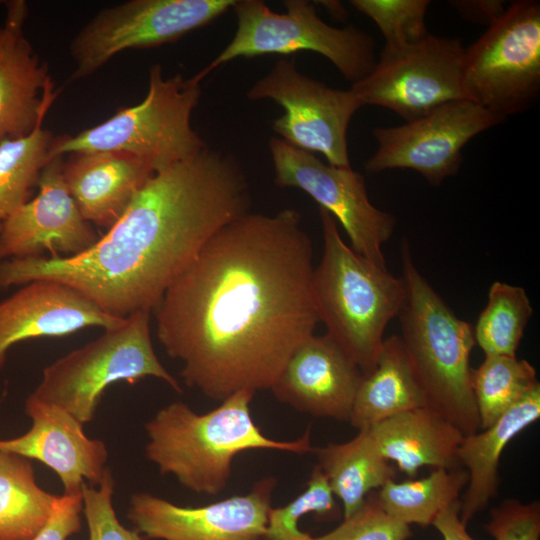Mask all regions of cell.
Segmentation results:
<instances>
[{
    "instance_id": "cell-1",
    "label": "cell",
    "mask_w": 540,
    "mask_h": 540,
    "mask_svg": "<svg viewBox=\"0 0 540 540\" xmlns=\"http://www.w3.org/2000/svg\"><path fill=\"white\" fill-rule=\"evenodd\" d=\"M300 213L248 212L204 244L152 311L184 383L211 400L270 389L319 322Z\"/></svg>"
},
{
    "instance_id": "cell-2",
    "label": "cell",
    "mask_w": 540,
    "mask_h": 540,
    "mask_svg": "<svg viewBox=\"0 0 540 540\" xmlns=\"http://www.w3.org/2000/svg\"><path fill=\"white\" fill-rule=\"evenodd\" d=\"M250 206L238 161L207 146L155 173L85 252L0 261V289L53 280L115 317L152 312L211 236Z\"/></svg>"
},
{
    "instance_id": "cell-3",
    "label": "cell",
    "mask_w": 540,
    "mask_h": 540,
    "mask_svg": "<svg viewBox=\"0 0 540 540\" xmlns=\"http://www.w3.org/2000/svg\"><path fill=\"white\" fill-rule=\"evenodd\" d=\"M254 395L240 390L202 414L180 401L162 407L145 423L147 459L160 474L173 475L186 489L212 496L225 489L233 459L243 451L267 449L298 455L312 451L310 428L292 441L265 436L251 416Z\"/></svg>"
},
{
    "instance_id": "cell-4",
    "label": "cell",
    "mask_w": 540,
    "mask_h": 540,
    "mask_svg": "<svg viewBox=\"0 0 540 540\" xmlns=\"http://www.w3.org/2000/svg\"><path fill=\"white\" fill-rule=\"evenodd\" d=\"M323 254L312 275V298L329 335L358 366L371 373L388 323L399 315L405 298L397 278L345 244L335 218L319 207Z\"/></svg>"
},
{
    "instance_id": "cell-5",
    "label": "cell",
    "mask_w": 540,
    "mask_h": 540,
    "mask_svg": "<svg viewBox=\"0 0 540 540\" xmlns=\"http://www.w3.org/2000/svg\"><path fill=\"white\" fill-rule=\"evenodd\" d=\"M406 298L399 313L405 351L429 406L464 436L480 430L472 388L470 324L458 318L419 272L406 240L401 246Z\"/></svg>"
},
{
    "instance_id": "cell-6",
    "label": "cell",
    "mask_w": 540,
    "mask_h": 540,
    "mask_svg": "<svg viewBox=\"0 0 540 540\" xmlns=\"http://www.w3.org/2000/svg\"><path fill=\"white\" fill-rule=\"evenodd\" d=\"M200 81L182 74L165 77L160 64L149 68L148 90L133 106L78 134L54 137L49 160L74 153L120 151L161 172L207 147L193 129L192 113L201 97Z\"/></svg>"
},
{
    "instance_id": "cell-7",
    "label": "cell",
    "mask_w": 540,
    "mask_h": 540,
    "mask_svg": "<svg viewBox=\"0 0 540 540\" xmlns=\"http://www.w3.org/2000/svg\"><path fill=\"white\" fill-rule=\"evenodd\" d=\"M150 313L137 311L80 348L43 369L30 397L71 414L83 425L91 422L106 388L117 382L135 384L146 377L182 388L158 359L151 339Z\"/></svg>"
},
{
    "instance_id": "cell-8",
    "label": "cell",
    "mask_w": 540,
    "mask_h": 540,
    "mask_svg": "<svg viewBox=\"0 0 540 540\" xmlns=\"http://www.w3.org/2000/svg\"><path fill=\"white\" fill-rule=\"evenodd\" d=\"M278 13L259 0H235L237 27L231 41L200 72L209 73L241 57L289 55L308 51L327 58L352 84L362 80L376 64L374 39L356 27L337 28L324 22L314 2L284 1Z\"/></svg>"
},
{
    "instance_id": "cell-9",
    "label": "cell",
    "mask_w": 540,
    "mask_h": 540,
    "mask_svg": "<svg viewBox=\"0 0 540 540\" xmlns=\"http://www.w3.org/2000/svg\"><path fill=\"white\" fill-rule=\"evenodd\" d=\"M464 99L501 116L529 109L540 93V3L519 0L465 48Z\"/></svg>"
},
{
    "instance_id": "cell-10",
    "label": "cell",
    "mask_w": 540,
    "mask_h": 540,
    "mask_svg": "<svg viewBox=\"0 0 540 540\" xmlns=\"http://www.w3.org/2000/svg\"><path fill=\"white\" fill-rule=\"evenodd\" d=\"M235 0H130L99 11L74 36L72 81L86 78L127 49L179 40L232 9Z\"/></svg>"
},
{
    "instance_id": "cell-11",
    "label": "cell",
    "mask_w": 540,
    "mask_h": 540,
    "mask_svg": "<svg viewBox=\"0 0 540 540\" xmlns=\"http://www.w3.org/2000/svg\"><path fill=\"white\" fill-rule=\"evenodd\" d=\"M464 53L459 38L433 34L411 45L383 47L372 71L351 89L362 106L386 108L411 122L464 99Z\"/></svg>"
},
{
    "instance_id": "cell-12",
    "label": "cell",
    "mask_w": 540,
    "mask_h": 540,
    "mask_svg": "<svg viewBox=\"0 0 540 540\" xmlns=\"http://www.w3.org/2000/svg\"><path fill=\"white\" fill-rule=\"evenodd\" d=\"M252 100L269 99L284 113L272 129L289 145L322 154L327 163L350 167L347 131L362 106L352 89L331 88L302 74L294 60L281 59L247 91Z\"/></svg>"
},
{
    "instance_id": "cell-13",
    "label": "cell",
    "mask_w": 540,
    "mask_h": 540,
    "mask_svg": "<svg viewBox=\"0 0 540 540\" xmlns=\"http://www.w3.org/2000/svg\"><path fill=\"white\" fill-rule=\"evenodd\" d=\"M269 151L275 183L307 193L342 225L357 254L386 268L382 246L392 236L397 220L371 203L364 176L351 166L325 163L280 138L269 140Z\"/></svg>"
},
{
    "instance_id": "cell-14",
    "label": "cell",
    "mask_w": 540,
    "mask_h": 540,
    "mask_svg": "<svg viewBox=\"0 0 540 540\" xmlns=\"http://www.w3.org/2000/svg\"><path fill=\"white\" fill-rule=\"evenodd\" d=\"M505 119L466 99L446 103L430 113L395 127L372 131L378 143L365 162L369 173L411 169L439 186L459 171L464 146Z\"/></svg>"
},
{
    "instance_id": "cell-15",
    "label": "cell",
    "mask_w": 540,
    "mask_h": 540,
    "mask_svg": "<svg viewBox=\"0 0 540 540\" xmlns=\"http://www.w3.org/2000/svg\"><path fill=\"white\" fill-rule=\"evenodd\" d=\"M275 485V478H263L247 494L200 507L137 492L127 517L146 540H264Z\"/></svg>"
},
{
    "instance_id": "cell-16",
    "label": "cell",
    "mask_w": 540,
    "mask_h": 540,
    "mask_svg": "<svg viewBox=\"0 0 540 540\" xmlns=\"http://www.w3.org/2000/svg\"><path fill=\"white\" fill-rule=\"evenodd\" d=\"M63 156L44 166L38 194L21 206L0 232V261L43 257L77 256L100 238L84 219L63 176Z\"/></svg>"
},
{
    "instance_id": "cell-17",
    "label": "cell",
    "mask_w": 540,
    "mask_h": 540,
    "mask_svg": "<svg viewBox=\"0 0 540 540\" xmlns=\"http://www.w3.org/2000/svg\"><path fill=\"white\" fill-rule=\"evenodd\" d=\"M25 414L31 419L27 432L0 439V451L37 460L59 477L64 494H80L82 486L99 485L107 471L106 444L88 437L84 425L66 411L43 404L28 395Z\"/></svg>"
},
{
    "instance_id": "cell-18",
    "label": "cell",
    "mask_w": 540,
    "mask_h": 540,
    "mask_svg": "<svg viewBox=\"0 0 540 540\" xmlns=\"http://www.w3.org/2000/svg\"><path fill=\"white\" fill-rule=\"evenodd\" d=\"M364 375L327 334H313L290 356L270 390L315 417L349 421Z\"/></svg>"
},
{
    "instance_id": "cell-19",
    "label": "cell",
    "mask_w": 540,
    "mask_h": 540,
    "mask_svg": "<svg viewBox=\"0 0 540 540\" xmlns=\"http://www.w3.org/2000/svg\"><path fill=\"white\" fill-rule=\"evenodd\" d=\"M5 6L0 26V143L31 133L58 94L47 64L25 36L27 3L12 0Z\"/></svg>"
},
{
    "instance_id": "cell-20",
    "label": "cell",
    "mask_w": 540,
    "mask_h": 540,
    "mask_svg": "<svg viewBox=\"0 0 540 540\" xmlns=\"http://www.w3.org/2000/svg\"><path fill=\"white\" fill-rule=\"evenodd\" d=\"M124 318L105 313L76 289L53 280L26 283L0 301V372L17 343L62 337L87 327L107 329Z\"/></svg>"
},
{
    "instance_id": "cell-21",
    "label": "cell",
    "mask_w": 540,
    "mask_h": 540,
    "mask_svg": "<svg viewBox=\"0 0 540 540\" xmlns=\"http://www.w3.org/2000/svg\"><path fill=\"white\" fill-rule=\"evenodd\" d=\"M154 174L144 161L120 151L74 153L63 164L65 183L80 213L107 230Z\"/></svg>"
},
{
    "instance_id": "cell-22",
    "label": "cell",
    "mask_w": 540,
    "mask_h": 540,
    "mask_svg": "<svg viewBox=\"0 0 540 540\" xmlns=\"http://www.w3.org/2000/svg\"><path fill=\"white\" fill-rule=\"evenodd\" d=\"M376 448L409 477L419 468L453 469L464 435L430 406L396 414L367 428Z\"/></svg>"
},
{
    "instance_id": "cell-23",
    "label": "cell",
    "mask_w": 540,
    "mask_h": 540,
    "mask_svg": "<svg viewBox=\"0 0 540 540\" xmlns=\"http://www.w3.org/2000/svg\"><path fill=\"white\" fill-rule=\"evenodd\" d=\"M539 418L540 384L492 425L463 437L457 451V460L468 473L459 514L465 526L497 496L498 465L506 445Z\"/></svg>"
},
{
    "instance_id": "cell-24",
    "label": "cell",
    "mask_w": 540,
    "mask_h": 540,
    "mask_svg": "<svg viewBox=\"0 0 540 540\" xmlns=\"http://www.w3.org/2000/svg\"><path fill=\"white\" fill-rule=\"evenodd\" d=\"M429 406L400 336L383 341L374 370L358 388L349 423L358 430L404 411Z\"/></svg>"
},
{
    "instance_id": "cell-25",
    "label": "cell",
    "mask_w": 540,
    "mask_h": 540,
    "mask_svg": "<svg viewBox=\"0 0 540 540\" xmlns=\"http://www.w3.org/2000/svg\"><path fill=\"white\" fill-rule=\"evenodd\" d=\"M318 466L343 505V518L357 512L371 490L394 479L395 469L376 448L367 429L350 441L312 448Z\"/></svg>"
},
{
    "instance_id": "cell-26",
    "label": "cell",
    "mask_w": 540,
    "mask_h": 540,
    "mask_svg": "<svg viewBox=\"0 0 540 540\" xmlns=\"http://www.w3.org/2000/svg\"><path fill=\"white\" fill-rule=\"evenodd\" d=\"M58 496L37 483L32 460L0 451V540H31L49 520Z\"/></svg>"
},
{
    "instance_id": "cell-27",
    "label": "cell",
    "mask_w": 540,
    "mask_h": 540,
    "mask_svg": "<svg viewBox=\"0 0 540 540\" xmlns=\"http://www.w3.org/2000/svg\"><path fill=\"white\" fill-rule=\"evenodd\" d=\"M468 483L465 469H434L427 477L395 482L388 480L375 495L382 511L406 525H432L437 515L459 501Z\"/></svg>"
},
{
    "instance_id": "cell-28",
    "label": "cell",
    "mask_w": 540,
    "mask_h": 540,
    "mask_svg": "<svg viewBox=\"0 0 540 540\" xmlns=\"http://www.w3.org/2000/svg\"><path fill=\"white\" fill-rule=\"evenodd\" d=\"M40 121L28 135L0 143V232L5 222L25 203L38 186L49 150L52 132Z\"/></svg>"
},
{
    "instance_id": "cell-29",
    "label": "cell",
    "mask_w": 540,
    "mask_h": 540,
    "mask_svg": "<svg viewBox=\"0 0 540 540\" xmlns=\"http://www.w3.org/2000/svg\"><path fill=\"white\" fill-rule=\"evenodd\" d=\"M539 385L535 368L516 356H485L472 370L480 430L486 429Z\"/></svg>"
},
{
    "instance_id": "cell-30",
    "label": "cell",
    "mask_w": 540,
    "mask_h": 540,
    "mask_svg": "<svg viewBox=\"0 0 540 540\" xmlns=\"http://www.w3.org/2000/svg\"><path fill=\"white\" fill-rule=\"evenodd\" d=\"M533 314L524 288L495 281L473 330L485 356H516L524 329Z\"/></svg>"
},
{
    "instance_id": "cell-31",
    "label": "cell",
    "mask_w": 540,
    "mask_h": 540,
    "mask_svg": "<svg viewBox=\"0 0 540 540\" xmlns=\"http://www.w3.org/2000/svg\"><path fill=\"white\" fill-rule=\"evenodd\" d=\"M334 497L325 474L316 465L302 493L285 506L270 508L264 540H313L299 530L298 521L308 513L318 521L339 518L341 511Z\"/></svg>"
},
{
    "instance_id": "cell-32",
    "label": "cell",
    "mask_w": 540,
    "mask_h": 540,
    "mask_svg": "<svg viewBox=\"0 0 540 540\" xmlns=\"http://www.w3.org/2000/svg\"><path fill=\"white\" fill-rule=\"evenodd\" d=\"M350 4L378 26L384 47L411 45L430 34L426 26L429 0H351Z\"/></svg>"
},
{
    "instance_id": "cell-33",
    "label": "cell",
    "mask_w": 540,
    "mask_h": 540,
    "mask_svg": "<svg viewBox=\"0 0 540 540\" xmlns=\"http://www.w3.org/2000/svg\"><path fill=\"white\" fill-rule=\"evenodd\" d=\"M114 485L109 469L99 485L82 486V514L88 527V540H146L135 529L120 523L113 507Z\"/></svg>"
},
{
    "instance_id": "cell-34",
    "label": "cell",
    "mask_w": 540,
    "mask_h": 540,
    "mask_svg": "<svg viewBox=\"0 0 540 540\" xmlns=\"http://www.w3.org/2000/svg\"><path fill=\"white\" fill-rule=\"evenodd\" d=\"M411 535L409 525L386 515L375 495H370L357 512L343 518L334 530L313 540H407Z\"/></svg>"
},
{
    "instance_id": "cell-35",
    "label": "cell",
    "mask_w": 540,
    "mask_h": 540,
    "mask_svg": "<svg viewBox=\"0 0 540 540\" xmlns=\"http://www.w3.org/2000/svg\"><path fill=\"white\" fill-rule=\"evenodd\" d=\"M485 530L495 540H540V504L507 499L490 511Z\"/></svg>"
},
{
    "instance_id": "cell-36",
    "label": "cell",
    "mask_w": 540,
    "mask_h": 540,
    "mask_svg": "<svg viewBox=\"0 0 540 540\" xmlns=\"http://www.w3.org/2000/svg\"><path fill=\"white\" fill-rule=\"evenodd\" d=\"M82 494L58 496L49 520L31 540H68L82 528Z\"/></svg>"
},
{
    "instance_id": "cell-37",
    "label": "cell",
    "mask_w": 540,
    "mask_h": 540,
    "mask_svg": "<svg viewBox=\"0 0 540 540\" xmlns=\"http://www.w3.org/2000/svg\"><path fill=\"white\" fill-rule=\"evenodd\" d=\"M460 16L466 21L490 26L506 10L501 0H454L449 1Z\"/></svg>"
},
{
    "instance_id": "cell-38",
    "label": "cell",
    "mask_w": 540,
    "mask_h": 540,
    "mask_svg": "<svg viewBox=\"0 0 540 540\" xmlns=\"http://www.w3.org/2000/svg\"><path fill=\"white\" fill-rule=\"evenodd\" d=\"M459 514L460 501L442 510L432 525L439 531L444 540H476L467 532Z\"/></svg>"
},
{
    "instance_id": "cell-39",
    "label": "cell",
    "mask_w": 540,
    "mask_h": 540,
    "mask_svg": "<svg viewBox=\"0 0 540 540\" xmlns=\"http://www.w3.org/2000/svg\"><path fill=\"white\" fill-rule=\"evenodd\" d=\"M333 17L345 19L347 11L339 1H320L319 2Z\"/></svg>"
},
{
    "instance_id": "cell-40",
    "label": "cell",
    "mask_w": 540,
    "mask_h": 540,
    "mask_svg": "<svg viewBox=\"0 0 540 540\" xmlns=\"http://www.w3.org/2000/svg\"><path fill=\"white\" fill-rule=\"evenodd\" d=\"M1 402H2V398H1V393H0V407H1Z\"/></svg>"
},
{
    "instance_id": "cell-41",
    "label": "cell",
    "mask_w": 540,
    "mask_h": 540,
    "mask_svg": "<svg viewBox=\"0 0 540 540\" xmlns=\"http://www.w3.org/2000/svg\"><path fill=\"white\" fill-rule=\"evenodd\" d=\"M0 3H2V2L0 1Z\"/></svg>"
}]
</instances>
